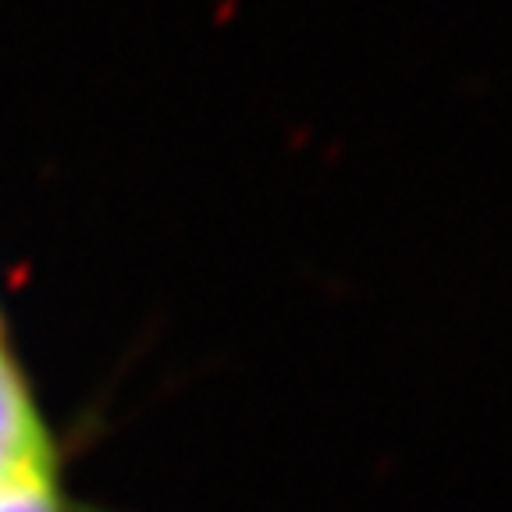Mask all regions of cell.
<instances>
[{
	"mask_svg": "<svg viewBox=\"0 0 512 512\" xmlns=\"http://www.w3.org/2000/svg\"><path fill=\"white\" fill-rule=\"evenodd\" d=\"M0 512H61L54 491V477L32 480L25 488H15L8 495H0Z\"/></svg>",
	"mask_w": 512,
	"mask_h": 512,
	"instance_id": "cell-1",
	"label": "cell"
}]
</instances>
